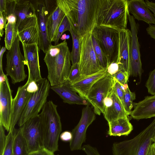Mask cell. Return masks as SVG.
Segmentation results:
<instances>
[{"label":"cell","mask_w":155,"mask_h":155,"mask_svg":"<svg viewBox=\"0 0 155 155\" xmlns=\"http://www.w3.org/2000/svg\"><path fill=\"white\" fill-rule=\"evenodd\" d=\"M98 0H57L74 32L79 37L92 33L96 24Z\"/></svg>","instance_id":"obj_1"},{"label":"cell","mask_w":155,"mask_h":155,"mask_svg":"<svg viewBox=\"0 0 155 155\" xmlns=\"http://www.w3.org/2000/svg\"><path fill=\"white\" fill-rule=\"evenodd\" d=\"M44 60L51 86H60L67 81L71 67L70 52L66 40L56 45H51Z\"/></svg>","instance_id":"obj_2"},{"label":"cell","mask_w":155,"mask_h":155,"mask_svg":"<svg viewBox=\"0 0 155 155\" xmlns=\"http://www.w3.org/2000/svg\"><path fill=\"white\" fill-rule=\"evenodd\" d=\"M129 14L128 0H98L96 24L118 31L125 29Z\"/></svg>","instance_id":"obj_3"},{"label":"cell","mask_w":155,"mask_h":155,"mask_svg":"<svg viewBox=\"0 0 155 155\" xmlns=\"http://www.w3.org/2000/svg\"><path fill=\"white\" fill-rule=\"evenodd\" d=\"M57 105L47 101L39 114L44 147L54 153L58 150V141L62 131Z\"/></svg>","instance_id":"obj_4"},{"label":"cell","mask_w":155,"mask_h":155,"mask_svg":"<svg viewBox=\"0 0 155 155\" xmlns=\"http://www.w3.org/2000/svg\"><path fill=\"white\" fill-rule=\"evenodd\" d=\"M155 134V117L152 122L133 138L114 143L113 155H147Z\"/></svg>","instance_id":"obj_5"},{"label":"cell","mask_w":155,"mask_h":155,"mask_svg":"<svg viewBox=\"0 0 155 155\" xmlns=\"http://www.w3.org/2000/svg\"><path fill=\"white\" fill-rule=\"evenodd\" d=\"M105 54L108 66L118 59L119 31L96 25L91 33Z\"/></svg>","instance_id":"obj_6"},{"label":"cell","mask_w":155,"mask_h":155,"mask_svg":"<svg viewBox=\"0 0 155 155\" xmlns=\"http://www.w3.org/2000/svg\"><path fill=\"white\" fill-rule=\"evenodd\" d=\"M79 70L82 76L91 75L104 70L100 65L94 51L92 34L88 33L79 37Z\"/></svg>","instance_id":"obj_7"},{"label":"cell","mask_w":155,"mask_h":155,"mask_svg":"<svg viewBox=\"0 0 155 155\" xmlns=\"http://www.w3.org/2000/svg\"><path fill=\"white\" fill-rule=\"evenodd\" d=\"M37 83L38 89L29 98L18 122L19 127L30 119L38 116L47 102L50 85L49 81L44 78Z\"/></svg>","instance_id":"obj_8"},{"label":"cell","mask_w":155,"mask_h":155,"mask_svg":"<svg viewBox=\"0 0 155 155\" xmlns=\"http://www.w3.org/2000/svg\"><path fill=\"white\" fill-rule=\"evenodd\" d=\"M20 41L18 35L6 53V74L10 77L13 84L24 81L27 77L25 70L26 62L21 52Z\"/></svg>","instance_id":"obj_9"},{"label":"cell","mask_w":155,"mask_h":155,"mask_svg":"<svg viewBox=\"0 0 155 155\" xmlns=\"http://www.w3.org/2000/svg\"><path fill=\"white\" fill-rule=\"evenodd\" d=\"M114 79L107 73L96 82L91 88L86 100L93 107L95 114L100 115L104 113L105 107L103 101L109 96L114 89Z\"/></svg>","instance_id":"obj_10"},{"label":"cell","mask_w":155,"mask_h":155,"mask_svg":"<svg viewBox=\"0 0 155 155\" xmlns=\"http://www.w3.org/2000/svg\"><path fill=\"white\" fill-rule=\"evenodd\" d=\"M50 1L39 0L33 3L37 19V26L39 34L38 46L39 49L45 53L51 45L47 34V24L50 14L53 8L51 7Z\"/></svg>","instance_id":"obj_11"},{"label":"cell","mask_w":155,"mask_h":155,"mask_svg":"<svg viewBox=\"0 0 155 155\" xmlns=\"http://www.w3.org/2000/svg\"><path fill=\"white\" fill-rule=\"evenodd\" d=\"M131 29L130 47V76L137 77L141 81L143 70L141 59L140 45L137 35L138 25L136 22L133 16L130 14L128 16Z\"/></svg>","instance_id":"obj_12"},{"label":"cell","mask_w":155,"mask_h":155,"mask_svg":"<svg viewBox=\"0 0 155 155\" xmlns=\"http://www.w3.org/2000/svg\"><path fill=\"white\" fill-rule=\"evenodd\" d=\"M19 129L26 142L28 153L44 147L39 115L28 120Z\"/></svg>","instance_id":"obj_13"},{"label":"cell","mask_w":155,"mask_h":155,"mask_svg":"<svg viewBox=\"0 0 155 155\" xmlns=\"http://www.w3.org/2000/svg\"><path fill=\"white\" fill-rule=\"evenodd\" d=\"M95 118L94 109L88 103L82 109L80 120L72 130V138L70 142V148L71 151L82 150V144L86 139L87 128Z\"/></svg>","instance_id":"obj_14"},{"label":"cell","mask_w":155,"mask_h":155,"mask_svg":"<svg viewBox=\"0 0 155 155\" xmlns=\"http://www.w3.org/2000/svg\"><path fill=\"white\" fill-rule=\"evenodd\" d=\"M15 14L17 34L32 27L38 26L37 19L33 3L28 0H16Z\"/></svg>","instance_id":"obj_15"},{"label":"cell","mask_w":155,"mask_h":155,"mask_svg":"<svg viewBox=\"0 0 155 155\" xmlns=\"http://www.w3.org/2000/svg\"><path fill=\"white\" fill-rule=\"evenodd\" d=\"M7 76L0 82V123L8 132L10 130L13 98Z\"/></svg>","instance_id":"obj_16"},{"label":"cell","mask_w":155,"mask_h":155,"mask_svg":"<svg viewBox=\"0 0 155 155\" xmlns=\"http://www.w3.org/2000/svg\"><path fill=\"white\" fill-rule=\"evenodd\" d=\"M24 57L26 62L28 76L32 80L37 82L43 78L41 77L39 61V48L37 44H26L22 41Z\"/></svg>","instance_id":"obj_17"},{"label":"cell","mask_w":155,"mask_h":155,"mask_svg":"<svg viewBox=\"0 0 155 155\" xmlns=\"http://www.w3.org/2000/svg\"><path fill=\"white\" fill-rule=\"evenodd\" d=\"M32 80L29 77L26 83L19 87L15 97L13 99L9 131H13L32 94L28 92L27 86Z\"/></svg>","instance_id":"obj_18"},{"label":"cell","mask_w":155,"mask_h":155,"mask_svg":"<svg viewBox=\"0 0 155 155\" xmlns=\"http://www.w3.org/2000/svg\"><path fill=\"white\" fill-rule=\"evenodd\" d=\"M131 34L128 29L119 31L118 59L119 71L130 74V47Z\"/></svg>","instance_id":"obj_19"},{"label":"cell","mask_w":155,"mask_h":155,"mask_svg":"<svg viewBox=\"0 0 155 155\" xmlns=\"http://www.w3.org/2000/svg\"><path fill=\"white\" fill-rule=\"evenodd\" d=\"M130 115L136 120L155 117V94L147 96L137 103H134Z\"/></svg>","instance_id":"obj_20"},{"label":"cell","mask_w":155,"mask_h":155,"mask_svg":"<svg viewBox=\"0 0 155 155\" xmlns=\"http://www.w3.org/2000/svg\"><path fill=\"white\" fill-rule=\"evenodd\" d=\"M128 10L135 19L155 25V18L143 0H128Z\"/></svg>","instance_id":"obj_21"},{"label":"cell","mask_w":155,"mask_h":155,"mask_svg":"<svg viewBox=\"0 0 155 155\" xmlns=\"http://www.w3.org/2000/svg\"><path fill=\"white\" fill-rule=\"evenodd\" d=\"M107 70H103L94 74L87 76H82L78 81L70 83L73 90L81 97L86 100L89 92L94 84L106 75Z\"/></svg>","instance_id":"obj_22"},{"label":"cell","mask_w":155,"mask_h":155,"mask_svg":"<svg viewBox=\"0 0 155 155\" xmlns=\"http://www.w3.org/2000/svg\"><path fill=\"white\" fill-rule=\"evenodd\" d=\"M51 88L60 97L64 103L86 105L88 104L86 99L78 95L72 89L68 81L60 86H51Z\"/></svg>","instance_id":"obj_23"},{"label":"cell","mask_w":155,"mask_h":155,"mask_svg":"<svg viewBox=\"0 0 155 155\" xmlns=\"http://www.w3.org/2000/svg\"><path fill=\"white\" fill-rule=\"evenodd\" d=\"M110 96L113 101V104L111 107L105 108L104 113L103 114L107 122H110L119 118L128 117V114L114 89Z\"/></svg>","instance_id":"obj_24"},{"label":"cell","mask_w":155,"mask_h":155,"mask_svg":"<svg viewBox=\"0 0 155 155\" xmlns=\"http://www.w3.org/2000/svg\"><path fill=\"white\" fill-rule=\"evenodd\" d=\"M108 124V134L110 136H127L133 129L128 117L119 118Z\"/></svg>","instance_id":"obj_25"},{"label":"cell","mask_w":155,"mask_h":155,"mask_svg":"<svg viewBox=\"0 0 155 155\" xmlns=\"http://www.w3.org/2000/svg\"><path fill=\"white\" fill-rule=\"evenodd\" d=\"M65 15L64 12L56 4L50 14L47 21V34L51 42H54L58 29Z\"/></svg>","instance_id":"obj_26"},{"label":"cell","mask_w":155,"mask_h":155,"mask_svg":"<svg viewBox=\"0 0 155 155\" xmlns=\"http://www.w3.org/2000/svg\"><path fill=\"white\" fill-rule=\"evenodd\" d=\"M20 41L26 44L38 45L39 34L38 26L32 27L18 34Z\"/></svg>","instance_id":"obj_27"},{"label":"cell","mask_w":155,"mask_h":155,"mask_svg":"<svg viewBox=\"0 0 155 155\" xmlns=\"http://www.w3.org/2000/svg\"><path fill=\"white\" fill-rule=\"evenodd\" d=\"M28 153L26 142L19 128L15 132L13 145V155H27Z\"/></svg>","instance_id":"obj_28"},{"label":"cell","mask_w":155,"mask_h":155,"mask_svg":"<svg viewBox=\"0 0 155 155\" xmlns=\"http://www.w3.org/2000/svg\"><path fill=\"white\" fill-rule=\"evenodd\" d=\"M5 28V47L8 50L11 48L18 36L16 30V23L7 21Z\"/></svg>","instance_id":"obj_29"},{"label":"cell","mask_w":155,"mask_h":155,"mask_svg":"<svg viewBox=\"0 0 155 155\" xmlns=\"http://www.w3.org/2000/svg\"><path fill=\"white\" fill-rule=\"evenodd\" d=\"M72 40V48L70 52V59L72 64L79 63L80 58L79 37L76 35L71 28L70 31Z\"/></svg>","instance_id":"obj_30"},{"label":"cell","mask_w":155,"mask_h":155,"mask_svg":"<svg viewBox=\"0 0 155 155\" xmlns=\"http://www.w3.org/2000/svg\"><path fill=\"white\" fill-rule=\"evenodd\" d=\"M93 45L98 63L101 68L107 70L108 62L107 57L97 40L92 35Z\"/></svg>","instance_id":"obj_31"},{"label":"cell","mask_w":155,"mask_h":155,"mask_svg":"<svg viewBox=\"0 0 155 155\" xmlns=\"http://www.w3.org/2000/svg\"><path fill=\"white\" fill-rule=\"evenodd\" d=\"M136 99V94L131 92L129 87L124 91L123 98V105L129 115H130L133 107V101Z\"/></svg>","instance_id":"obj_32"},{"label":"cell","mask_w":155,"mask_h":155,"mask_svg":"<svg viewBox=\"0 0 155 155\" xmlns=\"http://www.w3.org/2000/svg\"><path fill=\"white\" fill-rule=\"evenodd\" d=\"M71 28L69 21L65 15L58 27L54 38V45L58 44L59 39L63 33L67 31H70Z\"/></svg>","instance_id":"obj_33"},{"label":"cell","mask_w":155,"mask_h":155,"mask_svg":"<svg viewBox=\"0 0 155 155\" xmlns=\"http://www.w3.org/2000/svg\"><path fill=\"white\" fill-rule=\"evenodd\" d=\"M16 130L10 131L7 135L6 145L2 155H13V145Z\"/></svg>","instance_id":"obj_34"},{"label":"cell","mask_w":155,"mask_h":155,"mask_svg":"<svg viewBox=\"0 0 155 155\" xmlns=\"http://www.w3.org/2000/svg\"><path fill=\"white\" fill-rule=\"evenodd\" d=\"M82 77L80 72L79 63L72 64L67 81L70 83H72L78 81Z\"/></svg>","instance_id":"obj_35"},{"label":"cell","mask_w":155,"mask_h":155,"mask_svg":"<svg viewBox=\"0 0 155 155\" xmlns=\"http://www.w3.org/2000/svg\"><path fill=\"white\" fill-rule=\"evenodd\" d=\"M145 86L149 94L151 95L155 94V68L150 73Z\"/></svg>","instance_id":"obj_36"},{"label":"cell","mask_w":155,"mask_h":155,"mask_svg":"<svg viewBox=\"0 0 155 155\" xmlns=\"http://www.w3.org/2000/svg\"><path fill=\"white\" fill-rule=\"evenodd\" d=\"M130 76V74L127 72L119 70L115 74L112 76L120 84L124 85L127 84Z\"/></svg>","instance_id":"obj_37"},{"label":"cell","mask_w":155,"mask_h":155,"mask_svg":"<svg viewBox=\"0 0 155 155\" xmlns=\"http://www.w3.org/2000/svg\"><path fill=\"white\" fill-rule=\"evenodd\" d=\"M5 128L0 123V155H2L5 147L7 135L5 134Z\"/></svg>","instance_id":"obj_38"},{"label":"cell","mask_w":155,"mask_h":155,"mask_svg":"<svg viewBox=\"0 0 155 155\" xmlns=\"http://www.w3.org/2000/svg\"><path fill=\"white\" fill-rule=\"evenodd\" d=\"M114 79V90L123 105V98L124 94V91L121 87V84L117 80Z\"/></svg>","instance_id":"obj_39"},{"label":"cell","mask_w":155,"mask_h":155,"mask_svg":"<svg viewBox=\"0 0 155 155\" xmlns=\"http://www.w3.org/2000/svg\"><path fill=\"white\" fill-rule=\"evenodd\" d=\"M82 150L87 155H101L96 147L89 144L83 146L82 147Z\"/></svg>","instance_id":"obj_40"},{"label":"cell","mask_w":155,"mask_h":155,"mask_svg":"<svg viewBox=\"0 0 155 155\" xmlns=\"http://www.w3.org/2000/svg\"><path fill=\"white\" fill-rule=\"evenodd\" d=\"M8 21L6 14L4 12H0V36L2 37L4 32L6 22Z\"/></svg>","instance_id":"obj_41"},{"label":"cell","mask_w":155,"mask_h":155,"mask_svg":"<svg viewBox=\"0 0 155 155\" xmlns=\"http://www.w3.org/2000/svg\"><path fill=\"white\" fill-rule=\"evenodd\" d=\"M27 155H54V153L44 147L40 150L29 153Z\"/></svg>","instance_id":"obj_42"},{"label":"cell","mask_w":155,"mask_h":155,"mask_svg":"<svg viewBox=\"0 0 155 155\" xmlns=\"http://www.w3.org/2000/svg\"><path fill=\"white\" fill-rule=\"evenodd\" d=\"M119 67L118 63H113L108 66L107 72L109 74L112 76L119 71Z\"/></svg>","instance_id":"obj_43"},{"label":"cell","mask_w":155,"mask_h":155,"mask_svg":"<svg viewBox=\"0 0 155 155\" xmlns=\"http://www.w3.org/2000/svg\"><path fill=\"white\" fill-rule=\"evenodd\" d=\"M38 89V86L37 83L33 80L30 81L27 87V92L31 94L36 92Z\"/></svg>","instance_id":"obj_44"},{"label":"cell","mask_w":155,"mask_h":155,"mask_svg":"<svg viewBox=\"0 0 155 155\" xmlns=\"http://www.w3.org/2000/svg\"><path fill=\"white\" fill-rule=\"evenodd\" d=\"M60 138L63 141L70 142L72 138V133L68 131H64L60 134Z\"/></svg>","instance_id":"obj_45"},{"label":"cell","mask_w":155,"mask_h":155,"mask_svg":"<svg viewBox=\"0 0 155 155\" xmlns=\"http://www.w3.org/2000/svg\"><path fill=\"white\" fill-rule=\"evenodd\" d=\"M146 31L148 35L151 37L155 39V25L150 24L147 28Z\"/></svg>","instance_id":"obj_46"},{"label":"cell","mask_w":155,"mask_h":155,"mask_svg":"<svg viewBox=\"0 0 155 155\" xmlns=\"http://www.w3.org/2000/svg\"><path fill=\"white\" fill-rule=\"evenodd\" d=\"M103 102L106 108L110 107L112 105L113 103V101L110 95L104 99Z\"/></svg>","instance_id":"obj_47"},{"label":"cell","mask_w":155,"mask_h":155,"mask_svg":"<svg viewBox=\"0 0 155 155\" xmlns=\"http://www.w3.org/2000/svg\"><path fill=\"white\" fill-rule=\"evenodd\" d=\"M145 1L149 9L153 13L155 18V2L148 0H146Z\"/></svg>","instance_id":"obj_48"},{"label":"cell","mask_w":155,"mask_h":155,"mask_svg":"<svg viewBox=\"0 0 155 155\" xmlns=\"http://www.w3.org/2000/svg\"><path fill=\"white\" fill-rule=\"evenodd\" d=\"M7 49L5 47H2L0 52V68H2V58L4 52Z\"/></svg>","instance_id":"obj_49"},{"label":"cell","mask_w":155,"mask_h":155,"mask_svg":"<svg viewBox=\"0 0 155 155\" xmlns=\"http://www.w3.org/2000/svg\"><path fill=\"white\" fill-rule=\"evenodd\" d=\"M150 150L152 155H155V143H153L150 147Z\"/></svg>","instance_id":"obj_50"},{"label":"cell","mask_w":155,"mask_h":155,"mask_svg":"<svg viewBox=\"0 0 155 155\" xmlns=\"http://www.w3.org/2000/svg\"><path fill=\"white\" fill-rule=\"evenodd\" d=\"M70 38V36L69 35H67L65 34L62 35L60 38V39L62 40H65L66 39H69Z\"/></svg>","instance_id":"obj_51"},{"label":"cell","mask_w":155,"mask_h":155,"mask_svg":"<svg viewBox=\"0 0 155 155\" xmlns=\"http://www.w3.org/2000/svg\"><path fill=\"white\" fill-rule=\"evenodd\" d=\"M153 143H155V134L153 138Z\"/></svg>","instance_id":"obj_52"},{"label":"cell","mask_w":155,"mask_h":155,"mask_svg":"<svg viewBox=\"0 0 155 155\" xmlns=\"http://www.w3.org/2000/svg\"><path fill=\"white\" fill-rule=\"evenodd\" d=\"M147 155H152L150 150L149 151Z\"/></svg>","instance_id":"obj_53"},{"label":"cell","mask_w":155,"mask_h":155,"mask_svg":"<svg viewBox=\"0 0 155 155\" xmlns=\"http://www.w3.org/2000/svg\"></svg>","instance_id":"obj_54"}]
</instances>
